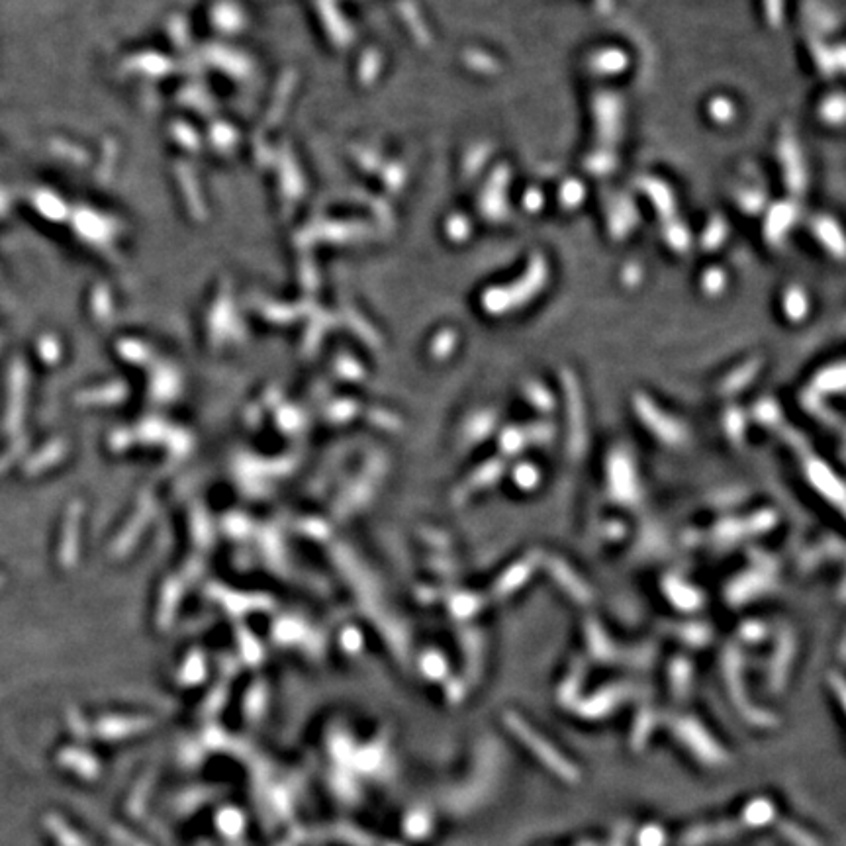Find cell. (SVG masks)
Returning a JSON list of instances; mask_svg holds the SVG:
<instances>
[{"instance_id": "obj_1", "label": "cell", "mask_w": 846, "mask_h": 846, "mask_svg": "<svg viewBox=\"0 0 846 846\" xmlns=\"http://www.w3.org/2000/svg\"><path fill=\"white\" fill-rule=\"evenodd\" d=\"M772 817V805L766 801H754L747 809V819L751 825H760Z\"/></svg>"}]
</instances>
